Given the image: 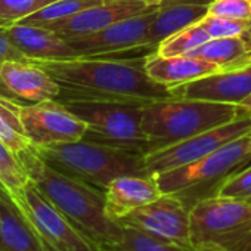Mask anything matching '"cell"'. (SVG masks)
Here are the masks:
<instances>
[{
    "label": "cell",
    "mask_w": 251,
    "mask_h": 251,
    "mask_svg": "<svg viewBox=\"0 0 251 251\" xmlns=\"http://www.w3.org/2000/svg\"><path fill=\"white\" fill-rule=\"evenodd\" d=\"M20 103L0 95V139L17 155L33 148L21 120Z\"/></svg>",
    "instance_id": "cell-22"
},
{
    "label": "cell",
    "mask_w": 251,
    "mask_h": 251,
    "mask_svg": "<svg viewBox=\"0 0 251 251\" xmlns=\"http://www.w3.org/2000/svg\"><path fill=\"white\" fill-rule=\"evenodd\" d=\"M248 148H247V155H245V167L251 164V130L248 132Z\"/></svg>",
    "instance_id": "cell-34"
},
{
    "label": "cell",
    "mask_w": 251,
    "mask_h": 251,
    "mask_svg": "<svg viewBox=\"0 0 251 251\" xmlns=\"http://www.w3.org/2000/svg\"><path fill=\"white\" fill-rule=\"evenodd\" d=\"M42 239H43V238H42ZM43 248H45V251H56V250H55L49 242H46L45 239H43Z\"/></svg>",
    "instance_id": "cell-35"
},
{
    "label": "cell",
    "mask_w": 251,
    "mask_h": 251,
    "mask_svg": "<svg viewBox=\"0 0 251 251\" xmlns=\"http://www.w3.org/2000/svg\"><path fill=\"white\" fill-rule=\"evenodd\" d=\"M152 9L145 0H102L100 3L90 6L64 21H59L48 28L56 31L65 40L80 39L98 33L112 24L129 20Z\"/></svg>",
    "instance_id": "cell-14"
},
{
    "label": "cell",
    "mask_w": 251,
    "mask_h": 251,
    "mask_svg": "<svg viewBox=\"0 0 251 251\" xmlns=\"http://www.w3.org/2000/svg\"><path fill=\"white\" fill-rule=\"evenodd\" d=\"M0 95L20 105H31L58 99L61 86L40 64L11 59L0 62Z\"/></svg>",
    "instance_id": "cell-13"
},
{
    "label": "cell",
    "mask_w": 251,
    "mask_h": 251,
    "mask_svg": "<svg viewBox=\"0 0 251 251\" xmlns=\"http://www.w3.org/2000/svg\"><path fill=\"white\" fill-rule=\"evenodd\" d=\"M163 192L154 175H124L114 179L105 189L106 214L118 222L124 216L144 207Z\"/></svg>",
    "instance_id": "cell-16"
},
{
    "label": "cell",
    "mask_w": 251,
    "mask_h": 251,
    "mask_svg": "<svg viewBox=\"0 0 251 251\" xmlns=\"http://www.w3.org/2000/svg\"><path fill=\"white\" fill-rule=\"evenodd\" d=\"M40 64L61 86L62 99H96L130 103H150L175 98L172 89L154 81L142 59H109L80 56Z\"/></svg>",
    "instance_id": "cell-1"
},
{
    "label": "cell",
    "mask_w": 251,
    "mask_h": 251,
    "mask_svg": "<svg viewBox=\"0 0 251 251\" xmlns=\"http://www.w3.org/2000/svg\"><path fill=\"white\" fill-rule=\"evenodd\" d=\"M239 117V108L233 103L170 98L144 106L142 129L150 142V152H154Z\"/></svg>",
    "instance_id": "cell-3"
},
{
    "label": "cell",
    "mask_w": 251,
    "mask_h": 251,
    "mask_svg": "<svg viewBox=\"0 0 251 251\" xmlns=\"http://www.w3.org/2000/svg\"><path fill=\"white\" fill-rule=\"evenodd\" d=\"M28 182L30 176L20 157L0 139V186H3L20 202Z\"/></svg>",
    "instance_id": "cell-23"
},
{
    "label": "cell",
    "mask_w": 251,
    "mask_h": 251,
    "mask_svg": "<svg viewBox=\"0 0 251 251\" xmlns=\"http://www.w3.org/2000/svg\"><path fill=\"white\" fill-rule=\"evenodd\" d=\"M157 9L147 14L120 21L98 33L70 40V45L80 56H109L120 52L150 49V28L155 18ZM68 42V40H67Z\"/></svg>",
    "instance_id": "cell-12"
},
{
    "label": "cell",
    "mask_w": 251,
    "mask_h": 251,
    "mask_svg": "<svg viewBox=\"0 0 251 251\" xmlns=\"http://www.w3.org/2000/svg\"><path fill=\"white\" fill-rule=\"evenodd\" d=\"M189 55L205 59L219 67L220 73L242 70L251 65V21L235 37L211 39Z\"/></svg>",
    "instance_id": "cell-20"
},
{
    "label": "cell",
    "mask_w": 251,
    "mask_h": 251,
    "mask_svg": "<svg viewBox=\"0 0 251 251\" xmlns=\"http://www.w3.org/2000/svg\"><path fill=\"white\" fill-rule=\"evenodd\" d=\"M250 21H233V20H226L207 14L200 21V25L205 30L210 39H223V37L239 36L247 28Z\"/></svg>",
    "instance_id": "cell-29"
},
{
    "label": "cell",
    "mask_w": 251,
    "mask_h": 251,
    "mask_svg": "<svg viewBox=\"0 0 251 251\" xmlns=\"http://www.w3.org/2000/svg\"><path fill=\"white\" fill-rule=\"evenodd\" d=\"M34 150L43 161L58 172L103 192L120 176L148 175L144 161L145 155L87 139Z\"/></svg>",
    "instance_id": "cell-4"
},
{
    "label": "cell",
    "mask_w": 251,
    "mask_h": 251,
    "mask_svg": "<svg viewBox=\"0 0 251 251\" xmlns=\"http://www.w3.org/2000/svg\"><path fill=\"white\" fill-rule=\"evenodd\" d=\"M55 2L56 0H0V28L20 24Z\"/></svg>",
    "instance_id": "cell-27"
},
{
    "label": "cell",
    "mask_w": 251,
    "mask_h": 251,
    "mask_svg": "<svg viewBox=\"0 0 251 251\" xmlns=\"http://www.w3.org/2000/svg\"><path fill=\"white\" fill-rule=\"evenodd\" d=\"M251 130V118L239 117L220 127L207 130L167 148L150 152L144 157L145 169L148 175L164 173L189 163H194L219 148L227 145L229 142L245 136Z\"/></svg>",
    "instance_id": "cell-8"
},
{
    "label": "cell",
    "mask_w": 251,
    "mask_h": 251,
    "mask_svg": "<svg viewBox=\"0 0 251 251\" xmlns=\"http://www.w3.org/2000/svg\"><path fill=\"white\" fill-rule=\"evenodd\" d=\"M214 195L251 200V164L227 176L220 183Z\"/></svg>",
    "instance_id": "cell-28"
},
{
    "label": "cell",
    "mask_w": 251,
    "mask_h": 251,
    "mask_svg": "<svg viewBox=\"0 0 251 251\" xmlns=\"http://www.w3.org/2000/svg\"><path fill=\"white\" fill-rule=\"evenodd\" d=\"M238 108H239V114H241L242 117H250V118H251V95H250L248 98H245V99L238 105Z\"/></svg>",
    "instance_id": "cell-33"
},
{
    "label": "cell",
    "mask_w": 251,
    "mask_h": 251,
    "mask_svg": "<svg viewBox=\"0 0 251 251\" xmlns=\"http://www.w3.org/2000/svg\"><path fill=\"white\" fill-rule=\"evenodd\" d=\"M61 102L87 124L83 139L141 155L150 152V142L142 129L144 103L96 99H62Z\"/></svg>",
    "instance_id": "cell-5"
},
{
    "label": "cell",
    "mask_w": 251,
    "mask_h": 251,
    "mask_svg": "<svg viewBox=\"0 0 251 251\" xmlns=\"http://www.w3.org/2000/svg\"><path fill=\"white\" fill-rule=\"evenodd\" d=\"M18 157L30 180L80 232L99 247L114 245L121 239L123 226L106 214L103 191L58 172L34 148Z\"/></svg>",
    "instance_id": "cell-2"
},
{
    "label": "cell",
    "mask_w": 251,
    "mask_h": 251,
    "mask_svg": "<svg viewBox=\"0 0 251 251\" xmlns=\"http://www.w3.org/2000/svg\"><path fill=\"white\" fill-rule=\"evenodd\" d=\"M248 201H251V200H248Z\"/></svg>",
    "instance_id": "cell-37"
},
{
    "label": "cell",
    "mask_w": 251,
    "mask_h": 251,
    "mask_svg": "<svg viewBox=\"0 0 251 251\" xmlns=\"http://www.w3.org/2000/svg\"><path fill=\"white\" fill-rule=\"evenodd\" d=\"M208 14L233 21H250L251 0H213L208 5Z\"/></svg>",
    "instance_id": "cell-30"
},
{
    "label": "cell",
    "mask_w": 251,
    "mask_h": 251,
    "mask_svg": "<svg viewBox=\"0 0 251 251\" xmlns=\"http://www.w3.org/2000/svg\"><path fill=\"white\" fill-rule=\"evenodd\" d=\"M248 133L241 136L217 151L186 166L154 175L163 194H175L185 201L194 194L198 201L204 197L214 195L220 183L232 173L245 169V155L248 148Z\"/></svg>",
    "instance_id": "cell-7"
},
{
    "label": "cell",
    "mask_w": 251,
    "mask_h": 251,
    "mask_svg": "<svg viewBox=\"0 0 251 251\" xmlns=\"http://www.w3.org/2000/svg\"><path fill=\"white\" fill-rule=\"evenodd\" d=\"M20 112L25 133L34 148L77 142L87 132V124L58 99L21 105Z\"/></svg>",
    "instance_id": "cell-10"
},
{
    "label": "cell",
    "mask_w": 251,
    "mask_h": 251,
    "mask_svg": "<svg viewBox=\"0 0 251 251\" xmlns=\"http://www.w3.org/2000/svg\"><path fill=\"white\" fill-rule=\"evenodd\" d=\"M5 30L18 50L33 62L67 61L80 58L70 42L48 27L15 24Z\"/></svg>",
    "instance_id": "cell-17"
},
{
    "label": "cell",
    "mask_w": 251,
    "mask_h": 251,
    "mask_svg": "<svg viewBox=\"0 0 251 251\" xmlns=\"http://www.w3.org/2000/svg\"><path fill=\"white\" fill-rule=\"evenodd\" d=\"M195 251H220V250H214V248H195Z\"/></svg>",
    "instance_id": "cell-36"
},
{
    "label": "cell",
    "mask_w": 251,
    "mask_h": 251,
    "mask_svg": "<svg viewBox=\"0 0 251 251\" xmlns=\"http://www.w3.org/2000/svg\"><path fill=\"white\" fill-rule=\"evenodd\" d=\"M208 40H211L210 36L200 25V23H197V24H192V25L177 31L176 34L167 37L166 40H163L158 45L155 52L161 56L189 55L192 50L202 46Z\"/></svg>",
    "instance_id": "cell-26"
},
{
    "label": "cell",
    "mask_w": 251,
    "mask_h": 251,
    "mask_svg": "<svg viewBox=\"0 0 251 251\" xmlns=\"http://www.w3.org/2000/svg\"><path fill=\"white\" fill-rule=\"evenodd\" d=\"M11 59H27L18 48L11 42L5 28H0V62Z\"/></svg>",
    "instance_id": "cell-31"
},
{
    "label": "cell",
    "mask_w": 251,
    "mask_h": 251,
    "mask_svg": "<svg viewBox=\"0 0 251 251\" xmlns=\"http://www.w3.org/2000/svg\"><path fill=\"white\" fill-rule=\"evenodd\" d=\"M175 98L202 99L239 105L251 95V65L229 73H216L172 89Z\"/></svg>",
    "instance_id": "cell-15"
},
{
    "label": "cell",
    "mask_w": 251,
    "mask_h": 251,
    "mask_svg": "<svg viewBox=\"0 0 251 251\" xmlns=\"http://www.w3.org/2000/svg\"><path fill=\"white\" fill-rule=\"evenodd\" d=\"M102 0H56L55 3L43 8L42 11L30 15L20 24L28 25H39V27H49L59 21H64L90 6L100 3Z\"/></svg>",
    "instance_id": "cell-25"
},
{
    "label": "cell",
    "mask_w": 251,
    "mask_h": 251,
    "mask_svg": "<svg viewBox=\"0 0 251 251\" xmlns=\"http://www.w3.org/2000/svg\"><path fill=\"white\" fill-rule=\"evenodd\" d=\"M0 251H45L43 239L18 201L0 186Z\"/></svg>",
    "instance_id": "cell-18"
},
{
    "label": "cell",
    "mask_w": 251,
    "mask_h": 251,
    "mask_svg": "<svg viewBox=\"0 0 251 251\" xmlns=\"http://www.w3.org/2000/svg\"><path fill=\"white\" fill-rule=\"evenodd\" d=\"M121 226L142 230L163 241L192 247L191 205L175 194H163L118 220Z\"/></svg>",
    "instance_id": "cell-9"
},
{
    "label": "cell",
    "mask_w": 251,
    "mask_h": 251,
    "mask_svg": "<svg viewBox=\"0 0 251 251\" xmlns=\"http://www.w3.org/2000/svg\"><path fill=\"white\" fill-rule=\"evenodd\" d=\"M103 251H195V248L183 247L169 241L158 239L142 230L123 226L121 239L108 247H102Z\"/></svg>",
    "instance_id": "cell-24"
},
{
    "label": "cell",
    "mask_w": 251,
    "mask_h": 251,
    "mask_svg": "<svg viewBox=\"0 0 251 251\" xmlns=\"http://www.w3.org/2000/svg\"><path fill=\"white\" fill-rule=\"evenodd\" d=\"M208 14V5L172 3L157 9L150 28V45L157 50L158 45L177 31L200 23Z\"/></svg>",
    "instance_id": "cell-21"
},
{
    "label": "cell",
    "mask_w": 251,
    "mask_h": 251,
    "mask_svg": "<svg viewBox=\"0 0 251 251\" xmlns=\"http://www.w3.org/2000/svg\"><path fill=\"white\" fill-rule=\"evenodd\" d=\"M147 5L151 8H161L166 5H172V3H201V5H210V2L213 0H145Z\"/></svg>",
    "instance_id": "cell-32"
},
{
    "label": "cell",
    "mask_w": 251,
    "mask_h": 251,
    "mask_svg": "<svg viewBox=\"0 0 251 251\" xmlns=\"http://www.w3.org/2000/svg\"><path fill=\"white\" fill-rule=\"evenodd\" d=\"M145 71L157 83L173 89L198 78L220 73L219 67L194 55L161 56L152 52L145 56Z\"/></svg>",
    "instance_id": "cell-19"
},
{
    "label": "cell",
    "mask_w": 251,
    "mask_h": 251,
    "mask_svg": "<svg viewBox=\"0 0 251 251\" xmlns=\"http://www.w3.org/2000/svg\"><path fill=\"white\" fill-rule=\"evenodd\" d=\"M194 248L251 251V201L210 195L191 207Z\"/></svg>",
    "instance_id": "cell-6"
},
{
    "label": "cell",
    "mask_w": 251,
    "mask_h": 251,
    "mask_svg": "<svg viewBox=\"0 0 251 251\" xmlns=\"http://www.w3.org/2000/svg\"><path fill=\"white\" fill-rule=\"evenodd\" d=\"M39 235L56 251H103L96 242L80 232L30 180L18 202Z\"/></svg>",
    "instance_id": "cell-11"
}]
</instances>
